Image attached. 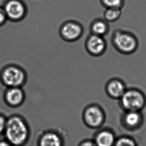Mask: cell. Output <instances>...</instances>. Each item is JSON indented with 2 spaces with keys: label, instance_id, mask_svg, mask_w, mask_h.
Here are the masks:
<instances>
[{
  "label": "cell",
  "instance_id": "19",
  "mask_svg": "<svg viewBox=\"0 0 146 146\" xmlns=\"http://www.w3.org/2000/svg\"><path fill=\"white\" fill-rule=\"evenodd\" d=\"M78 146H97L93 139H85L80 142Z\"/></svg>",
  "mask_w": 146,
  "mask_h": 146
},
{
  "label": "cell",
  "instance_id": "20",
  "mask_svg": "<svg viewBox=\"0 0 146 146\" xmlns=\"http://www.w3.org/2000/svg\"><path fill=\"white\" fill-rule=\"evenodd\" d=\"M7 120L4 117L0 115V136L4 134V131L6 127Z\"/></svg>",
  "mask_w": 146,
  "mask_h": 146
},
{
  "label": "cell",
  "instance_id": "18",
  "mask_svg": "<svg viewBox=\"0 0 146 146\" xmlns=\"http://www.w3.org/2000/svg\"><path fill=\"white\" fill-rule=\"evenodd\" d=\"M8 18L7 17L3 7H0V26L3 25L6 23Z\"/></svg>",
  "mask_w": 146,
  "mask_h": 146
},
{
  "label": "cell",
  "instance_id": "12",
  "mask_svg": "<svg viewBox=\"0 0 146 146\" xmlns=\"http://www.w3.org/2000/svg\"><path fill=\"white\" fill-rule=\"evenodd\" d=\"M142 118L141 111H125L121 117V123L127 129L134 130L141 126Z\"/></svg>",
  "mask_w": 146,
  "mask_h": 146
},
{
  "label": "cell",
  "instance_id": "7",
  "mask_svg": "<svg viewBox=\"0 0 146 146\" xmlns=\"http://www.w3.org/2000/svg\"><path fill=\"white\" fill-rule=\"evenodd\" d=\"M83 33V28L80 24L74 21H68L61 25L59 35L65 42H72L77 41Z\"/></svg>",
  "mask_w": 146,
  "mask_h": 146
},
{
  "label": "cell",
  "instance_id": "1",
  "mask_svg": "<svg viewBox=\"0 0 146 146\" xmlns=\"http://www.w3.org/2000/svg\"><path fill=\"white\" fill-rule=\"evenodd\" d=\"M4 137L14 146H25L30 140L31 130L28 123L18 116L7 120Z\"/></svg>",
  "mask_w": 146,
  "mask_h": 146
},
{
  "label": "cell",
  "instance_id": "17",
  "mask_svg": "<svg viewBox=\"0 0 146 146\" xmlns=\"http://www.w3.org/2000/svg\"><path fill=\"white\" fill-rule=\"evenodd\" d=\"M101 1L107 8L121 9L124 4V0H101Z\"/></svg>",
  "mask_w": 146,
  "mask_h": 146
},
{
  "label": "cell",
  "instance_id": "4",
  "mask_svg": "<svg viewBox=\"0 0 146 146\" xmlns=\"http://www.w3.org/2000/svg\"><path fill=\"white\" fill-rule=\"evenodd\" d=\"M82 120L87 127L92 129H99L106 120L105 112L100 105L96 103L90 104L84 109Z\"/></svg>",
  "mask_w": 146,
  "mask_h": 146
},
{
  "label": "cell",
  "instance_id": "21",
  "mask_svg": "<svg viewBox=\"0 0 146 146\" xmlns=\"http://www.w3.org/2000/svg\"><path fill=\"white\" fill-rule=\"evenodd\" d=\"M0 146H14L5 139L0 140Z\"/></svg>",
  "mask_w": 146,
  "mask_h": 146
},
{
  "label": "cell",
  "instance_id": "8",
  "mask_svg": "<svg viewBox=\"0 0 146 146\" xmlns=\"http://www.w3.org/2000/svg\"><path fill=\"white\" fill-rule=\"evenodd\" d=\"M107 44L104 36L91 34L87 37L85 42L86 50L90 55L100 56L106 50Z\"/></svg>",
  "mask_w": 146,
  "mask_h": 146
},
{
  "label": "cell",
  "instance_id": "14",
  "mask_svg": "<svg viewBox=\"0 0 146 146\" xmlns=\"http://www.w3.org/2000/svg\"><path fill=\"white\" fill-rule=\"evenodd\" d=\"M90 31L91 34L104 36L108 33L109 26L103 20H96L91 24Z\"/></svg>",
  "mask_w": 146,
  "mask_h": 146
},
{
  "label": "cell",
  "instance_id": "5",
  "mask_svg": "<svg viewBox=\"0 0 146 146\" xmlns=\"http://www.w3.org/2000/svg\"><path fill=\"white\" fill-rule=\"evenodd\" d=\"M8 20L19 22L23 20L27 13V8L22 0H6L2 6Z\"/></svg>",
  "mask_w": 146,
  "mask_h": 146
},
{
  "label": "cell",
  "instance_id": "9",
  "mask_svg": "<svg viewBox=\"0 0 146 146\" xmlns=\"http://www.w3.org/2000/svg\"><path fill=\"white\" fill-rule=\"evenodd\" d=\"M64 140L61 134L54 129L42 131L38 138V146H64Z\"/></svg>",
  "mask_w": 146,
  "mask_h": 146
},
{
  "label": "cell",
  "instance_id": "15",
  "mask_svg": "<svg viewBox=\"0 0 146 146\" xmlns=\"http://www.w3.org/2000/svg\"><path fill=\"white\" fill-rule=\"evenodd\" d=\"M122 14L121 9L107 8L104 14L105 20L109 22L116 21L120 17Z\"/></svg>",
  "mask_w": 146,
  "mask_h": 146
},
{
  "label": "cell",
  "instance_id": "3",
  "mask_svg": "<svg viewBox=\"0 0 146 146\" xmlns=\"http://www.w3.org/2000/svg\"><path fill=\"white\" fill-rule=\"evenodd\" d=\"M119 100L120 106L125 111H141L146 103L144 94L136 88L127 89Z\"/></svg>",
  "mask_w": 146,
  "mask_h": 146
},
{
  "label": "cell",
  "instance_id": "10",
  "mask_svg": "<svg viewBox=\"0 0 146 146\" xmlns=\"http://www.w3.org/2000/svg\"><path fill=\"white\" fill-rule=\"evenodd\" d=\"M127 89L124 82L117 78H113L109 80L105 87L107 95L115 100H119Z\"/></svg>",
  "mask_w": 146,
  "mask_h": 146
},
{
  "label": "cell",
  "instance_id": "13",
  "mask_svg": "<svg viewBox=\"0 0 146 146\" xmlns=\"http://www.w3.org/2000/svg\"><path fill=\"white\" fill-rule=\"evenodd\" d=\"M5 98L9 105L17 106L21 104L24 101L25 94L20 87H11L7 91Z\"/></svg>",
  "mask_w": 146,
  "mask_h": 146
},
{
  "label": "cell",
  "instance_id": "16",
  "mask_svg": "<svg viewBox=\"0 0 146 146\" xmlns=\"http://www.w3.org/2000/svg\"><path fill=\"white\" fill-rule=\"evenodd\" d=\"M114 146H138L134 139L128 136H122L117 138Z\"/></svg>",
  "mask_w": 146,
  "mask_h": 146
},
{
  "label": "cell",
  "instance_id": "2",
  "mask_svg": "<svg viewBox=\"0 0 146 146\" xmlns=\"http://www.w3.org/2000/svg\"><path fill=\"white\" fill-rule=\"evenodd\" d=\"M111 42L117 51L124 54L134 53L138 46V40L134 35L121 30L116 31L113 34Z\"/></svg>",
  "mask_w": 146,
  "mask_h": 146
},
{
  "label": "cell",
  "instance_id": "6",
  "mask_svg": "<svg viewBox=\"0 0 146 146\" xmlns=\"http://www.w3.org/2000/svg\"><path fill=\"white\" fill-rule=\"evenodd\" d=\"M26 78L25 72L16 66L7 67L2 72V80L10 87H20L25 83Z\"/></svg>",
  "mask_w": 146,
  "mask_h": 146
},
{
  "label": "cell",
  "instance_id": "11",
  "mask_svg": "<svg viewBox=\"0 0 146 146\" xmlns=\"http://www.w3.org/2000/svg\"><path fill=\"white\" fill-rule=\"evenodd\" d=\"M116 139L112 130L105 128L95 133L93 140L97 146H114Z\"/></svg>",
  "mask_w": 146,
  "mask_h": 146
}]
</instances>
